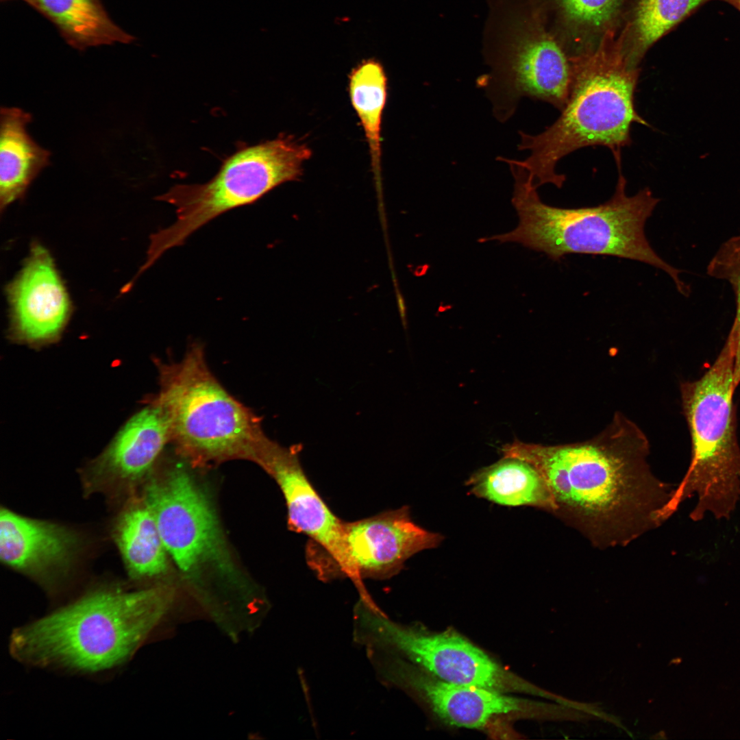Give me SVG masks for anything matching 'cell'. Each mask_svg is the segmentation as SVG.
I'll return each instance as SVG.
<instances>
[{
  "instance_id": "8",
  "label": "cell",
  "mask_w": 740,
  "mask_h": 740,
  "mask_svg": "<svg viewBox=\"0 0 740 740\" xmlns=\"http://www.w3.org/2000/svg\"><path fill=\"white\" fill-rule=\"evenodd\" d=\"M353 638L366 650L400 657L436 678L454 684L547 698L548 691L502 667L454 630L428 632L390 619L372 600L354 609Z\"/></svg>"
},
{
  "instance_id": "24",
  "label": "cell",
  "mask_w": 740,
  "mask_h": 740,
  "mask_svg": "<svg viewBox=\"0 0 740 740\" xmlns=\"http://www.w3.org/2000/svg\"><path fill=\"white\" fill-rule=\"evenodd\" d=\"M708 275L726 281L731 286L735 301L736 314L728 335L734 343V384L740 383V234L724 241L710 260Z\"/></svg>"
},
{
  "instance_id": "13",
  "label": "cell",
  "mask_w": 740,
  "mask_h": 740,
  "mask_svg": "<svg viewBox=\"0 0 740 740\" xmlns=\"http://www.w3.org/2000/svg\"><path fill=\"white\" fill-rule=\"evenodd\" d=\"M443 539L411 519L408 506L345 522V578L364 590L362 580H385L397 574L415 554L436 547Z\"/></svg>"
},
{
  "instance_id": "19",
  "label": "cell",
  "mask_w": 740,
  "mask_h": 740,
  "mask_svg": "<svg viewBox=\"0 0 740 740\" xmlns=\"http://www.w3.org/2000/svg\"><path fill=\"white\" fill-rule=\"evenodd\" d=\"M476 496L506 506H528L554 514L556 506L550 488L531 464L512 457L473 473L466 482Z\"/></svg>"
},
{
  "instance_id": "2",
  "label": "cell",
  "mask_w": 740,
  "mask_h": 740,
  "mask_svg": "<svg viewBox=\"0 0 740 740\" xmlns=\"http://www.w3.org/2000/svg\"><path fill=\"white\" fill-rule=\"evenodd\" d=\"M618 180L611 198L593 207L564 208L543 203L528 172L513 159L506 158L514 180L512 204L519 223L511 232L479 240L515 242L543 252L554 260L569 254L612 256L643 262L666 272L678 291L689 296L682 272L663 260L652 248L645 232L647 219L660 199L648 187L632 196L626 193L621 157L614 158Z\"/></svg>"
},
{
  "instance_id": "9",
  "label": "cell",
  "mask_w": 740,
  "mask_h": 740,
  "mask_svg": "<svg viewBox=\"0 0 740 740\" xmlns=\"http://www.w3.org/2000/svg\"><path fill=\"white\" fill-rule=\"evenodd\" d=\"M510 27L506 44L491 60V74L478 83L491 102L493 116L507 121L523 97L562 110L574 81L573 58L537 16L515 19Z\"/></svg>"
},
{
  "instance_id": "7",
  "label": "cell",
  "mask_w": 740,
  "mask_h": 740,
  "mask_svg": "<svg viewBox=\"0 0 740 740\" xmlns=\"http://www.w3.org/2000/svg\"><path fill=\"white\" fill-rule=\"evenodd\" d=\"M312 155L291 136L240 149L203 184H177L156 199L173 205L177 219L150 236L149 269L167 250L182 245L200 227L232 209L254 204L278 186L299 180Z\"/></svg>"
},
{
  "instance_id": "17",
  "label": "cell",
  "mask_w": 740,
  "mask_h": 740,
  "mask_svg": "<svg viewBox=\"0 0 740 740\" xmlns=\"http://www.w3.org/2000/svg\"><path fill=\"white\" fill-rule=\"evenodd\" d=\"M32 115L16 107L0 110V208L21 199L40 171L49 165L50 152L29 135Z\"/></svg>"
},
{
  "instance_id": "20",
  "label": "cell",
  "mask_w": 740,
  "mask_h": 740,
  "mask_svg": "<svg viewBox=\"0 0 740 740\" xmlns=\"http://www.w3.org/2000/svg\"><path fill=\"white\" fill-rule=\"evenodd\" d=\"M48 18L72 47L129 44L136 38L109 16L100 0H23Z\"/></svg>"
},
{
  "instance_id": "26",
  "label": "cell",
  "mask_w": 740,
  "mask_h": 740,
  "mask_svg": "<svg viewBox=\"0 0 740 740\" xmlns=\"http://www.w3.org/2000/svg\"><path fill=\"white\" fill-rule=\"evenodd\" d=\"M1 1H8V0H1Z\"/></svg>"
},
{
  "instance_id": "1",
  "label": "cell",
  "mask_w": 740,
  "mask_h": 740,
  "mask_svg": "<svg viewBox=\"0 0 740 740\" xmlns=\"http://www.w3.org/2000/svg\"><path fill=\"white\" fill-rule=\"evenodd\" d=\"M534 466L547 482L558 516L594 546H626L665 520L674 489L648 463L649 441L621 412L595 437L543 445L515 441L501 449Z\"/></svg>"
},
{
  "instance_id": "4",
  "label": "cell",
  "mask_w": 740,
  "mask_h": 740,
  "mask_svg": "<svg viewBox=\"0 0 740 740\" xmlns=\"http://www.w3.org/2000/svg\"><path fill=\"white\" fill-rule=\"evenodd\" d=\"M573 62L571 92L558 118L539 134L519 132L517 149L530 155L514 160L536 188L546 184L563 186L566 176L556 173V166L573 151L603 146L615 156L632 143L633 123L650 127L634 104L641 69L627 64L615 36L606 37Z\"/></svg>"
},
{
  "instance_id": "12",
  "label": "cell",
  "mask_w": 740,
  "mask_h": 740,
  "mask_svg": "<svg viewBox=\"0 0 740 740\" xmlns=\"http://www.w3.org/2000/svg\"><path fill=\"white\" fill-rule=\"evenodd\" d=\"M302 444L283 447L270 439L258 463L274 478L284 495L291 530L310 539L306 559L319 574L342 577L345 569V521L317 491L299 460Z\"/></svg>"
},
{
  "instance_id": "6",
  "label": "cell",
  "mask_w": 740,
  "mask_h": 740,
  "mask_svg": "<svg viewBox=\"0 0 740 740\" xmlns=\"http://www.w3.org/2000/svg\"><path fill=\"white\" fill-rule=\"evenodd\" d=\"M160 389L151 402L167 419L171 442L203 460L257 461L269 438L260 418L233 397L208 367L201 345L178 362L158 363Z\"/></svg>"
},
{
  "instance_id": "15",
  "label": "cell",
  "mask_w": 740,
  "mask_h": 740,
  "mask_svg": "<svg viewBox=\"0 0 740 740\" xmlns=\"http://www.w3.org/2000/svg\"><path fill=\"white\" fill-rule=\"evenodd\" d=\"M169 442L166 416L151 402L127 421L110 446L84 471L86 493L126 496L148 473Z\"/></svg>"
},
{
  "instance_id": "10",
  "label": "cell",
  "mask_w": 740,
  "mask_h": 740,
  "mask_svg": "<svg viewBox=\"0 0 740 740\" xmlns=\"http://www.w3.org/2000/svg\"><path fill=\"white\" fill-rule=\"evenodd\" d=\"M373 669L383 684L417 696L445 722L457 727L482 728L506 717L581 722L584 717L581 711L561 704H547L484 687L448 683L391 654L378 655Z\"/></svg>"
},
{
  "instance_id": "14",
  "label": "cell",
  "mask_w": 740,
  "mask_h": 740,
  "mask_svg": "<svg viewBox=\"0 0 740 740\" xmlns=\"http://www.w3.org/2000/svg\"><path fill=\"white\" fill-rule=\"evenodd\" d=\"M82 545L80 535L70 527L1 509V562L47 591L58 589L71 576Z\"/></svg>"
},
{
  "instance_id": "11",
  "label": "cell",
  "mask_w": 740,
  "mask_h": 740,
  "mask_svg": "<svg viewBox=\"0 0 740 740\" xmlns=\"http://www.w3.org/2000/svg\"><path fill=\"white\" fill-rule=\"evenodd\" d=\"M143 500L182 573L193 577L210 565L224 574L233 571L212 506L182 464L163 479L152 480Z\"/></svg>"
},
{
  "instance_id": "18",
  "label": "cell",
  "mask_w": 740,
  "mask_h": 740,
  "mask_svg": "<svg viewBox=\"0 0 740 740\" xmlns=\"http://www.w3.org/2000/svg\"><path fill=\"white\" fill-rule=\"evenodd\" d=\"M112 534L132 579H150L166 572L167 551L156 519L144 500L125 501L113 522Z\"/></svg>"
},
{
  "instance_id": "21",
  "label": "cell",
  "mask_w": 740,
  "mask_h": 740,
  "mask_svg": "<svg viewBox=\"0 0 740 740\" xmlns=\"http://www.w3.org/2000/svg\"><path fill=\"white\" fill-rule=\"evenodd\" d=\"M711 0H634L615 40L627 64H639L649 49L698 7Z\"/></svg>"
},
{
  "instance_id": "16",
  "label": "cell",
  "mask_w": 740,
  "mask_h": 740,
  "mask_svg": "<svg viewBox=\"0 0 740 740\" xmlns=\"http://www.w3.org/2000/svg\"><path fill=\"white\" fill-rule=\"evenodd\" d=\"M12 331L32 343L54 340L65 326L71 306L49 252L34 243L16 278L8 286Z\"/></svg>"
},
{
  "instance_id": "23",
  "label": "cell",
  "mask_w": 740,
  "mask_h": 740,
  "mask_svg": "<svg viewBox=\"0 0 740 740\" xmlns=\"http://www.w3.org/2000/svg\"><path fill=\"white\" fill-rule=\"evenodd\" d=\"M625 0H555L559 21L571 42L570 56L595 49L615 29Z\"/></svg>"
},
{
  "instance_id": "5",
  "label": "cell",
  "mask_w": 740,
  "mask_h": 740,
  "mask_svg": "<svg viewBox=\"0 0 740 740\" xmlns=\"http://www.w3.org/2000/svg\"><path fill=\"white\" fill-rule=\"evenodd\" d=\"M734 343L728 336L713 364L697 380L680 384L682 404L691 436L690 464L666 505L672 515L697 496L694 521L706 514L728 519L740 500V447L733 395Z\"/></svg>"
},
{
  "instance_id": "22",
  "label": "cell",
  "mask_w": 740,
  "mask_h": 740,
  "mask_svg": "<svg viewBox=\"0 0 740 740\" xmlns=\"http://www.w3.org/2000/svg\"><path fill=\"white\" fill-rule=\"evenodd\" d=\"M349 94L367 140L374 180L381 182V126L387 96L382 65L373 59L357 65L349 76Z\"/></svg>"
},
{
  "instance_id": "3",
  "label": "cell",
  "mask_w": 740,
  "mask_h": 740,
  "mask_svg": "<svg viewBox=\"0 0 740 740\" xmlns=\"http://www.w3.org/2000/svg\"><path fill=\"white\" fill-rule=\"evenodd\" d=\"M159 587H101L18 629L11 652L23 663L92 673L126 662L166 608Z\"/></svg>"
},
{
  "instance_id": "25",
  "label": "cell",
  "mask_w": 740,
  "mask_h": 740,
  "mask_svg": "<svg viewBox=\"0 0 740 740\" xmlns=\"http://www.w3.org/2000/svg\"><path fill=\"white\" fill-rule=\"evenodd\" d=\"M723 1L729 3L730 4L732 5L735 8H737L739 10H740V0H723Z\"/></svg>"
}]
</instances>
